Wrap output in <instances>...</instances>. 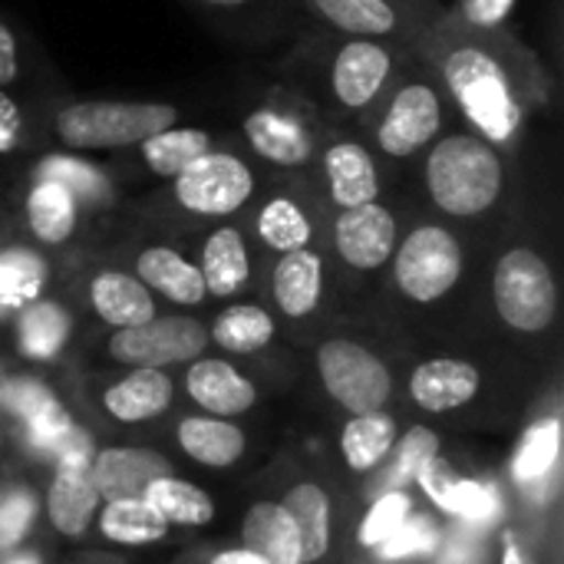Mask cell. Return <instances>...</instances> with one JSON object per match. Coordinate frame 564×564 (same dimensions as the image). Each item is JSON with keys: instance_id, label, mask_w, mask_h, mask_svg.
I'll return each mask as SVG.
<instances>
[{"instance_id": "cell-24", "label": "cell", "mask_w": 564, "mask_h": 564, "mask_svg": "<svg viewBox=\"0 0 564 564\" xmlns=\"http://www.w3.org/2000/svg\"><path fill=\"white\" fill-rule=\"evenodd\" d=\"M30 178H53L59 185H66L76 202L83 205L86 215H99V212H109L112 202H116V185L112 178L106 175L102 165L83 159L79 152H50L43 155L36 165H33V175Z\"/></svg>"}, {"instance_id": "cell-29", "label": "cell", "mask_w": 564, "mask_h": 564, "mask_svg": "<svg viewBox=\"0 0 564 564\" xmlns=\"http://www.w3.org/2000/svg\"><path fill=\"white\" fill-rule=\"evenodd\" d=\"M169 403H172V380L152 367H135L129 377H122L116 387L106 390V410L122 423L152 420L162 410H169Z\"/></svg>"}, {"instance_id": "cell-48", "label": "cell", "mask_w": 564, "mask_h": 564, "mask_svg": "<svg viewBox=\"0 0 564 564\" xmlns=\"http://www.w3.org/2000/svg\"><path fill=\"white\" fill-rule=\"evenodd\" d=\"M195 3H202V7H208V10H245V7H251L254 0H195Z\"/></svg>"}, {"instance_id": "cell-11", "label": "cell", "mask_w": 564, "mask_h": 564, "mask_svg": "<svg viewBox=\"0 0 564 564\" xmlns=\"http://www.w3.org/2000/svg\"><path fill=\"white\" fill-rule=\"evenodd\" d=\"M208 347V327L188 314H155L145 324L119 327L109 337V357L126 367H172L192 364Z\"/></svg>"}, {"instance_id": "cell-14", "label": "cell", "mask_w": 564, "mask_h": 564, "mask_svg": "<svg viewBox=\"0 0 564 564\" xmlns=\"http://www.w3.org/2000/svg\"><path fill=\"white\" fill-rule=\"evenodd\" d=\"M324 26L340 36H370L390 43H420L416 17L390 0H301Z\"/></svg>"}, {"instance_id": "cell-10", "label": "cell", "mask_w": 564, "mask_h": 564, "mask_svg": "<svg viewBox=\"0 0 564 564\" xmlns=\"http://www.w3.org/2000/svg\"><path fill=\"white\" fill-rule=\"evenodd\" d=\"M317 373L324 390L354 416L383 410L393 393V377L387 364L357 340H324L317 350Z\"/></svg>"}, {"instance_id": "cell-40", "label": "cell", "mask_w": 564, "mask_h": 564, "mask_svg": "<svg viewBox=\"0 0 564 564\" xmlns=\"http://www.w3.org/2000/svg\"><path fill=\"white\" fill-rule=\"evenodd\" d=\"M519 0H456L449 20L476 33H506Z\"/></svg>"}, {"instance_id": "cell-44", "label": "cell", "mask_w": 564, "mask_h": 564, "mask_svg": "<svg viewBox=\"0 0 564 564\" xmlns=\"http://www.w3.org/2000/svg\"><path fill=\"white\" fill-rule=\"evenodd\" d=\"M23 112H20V102L10 96V89H0V155L10 159L20 152L23 145Z\"/></svg>"}, {"instance_id": "cell-6", "label": "cell", "mask_w": 564, "mask_h": 564, "mask_svg": "<svg viewBox=\"0 0 564 564\" xmlns=\"http://www.w3.org/2000/svg\"><path fill=\"white\" fill-rule=\"evenodd\" d=\"M492 304L506 327L542 334L558 317V281L535 245H509L492 268Z\"/></svg>"}, {"instance_id": "cell-3", "label": "cell", "mask_w": 564, "mask_h": 564, "mask_svg": "<svg viewBox=\"0 0 564 564\" xmlns=\"http://www.w3.org/2000/svg\"><path fill=\"white\" fill-rule=\"evenodd\" d=\"M420 53V50H416ZM370 116V149L393 165H413L453 122H459L446 89L423 56H410Z\"/></svg>"}, {"instance_id": "cell-26", "label": "cell", "mask_w": 564, "mask_h": 564, "mask_svg": "<svg viewBox=\"0 0 564 564\" xmlns=\"http://www.w3.org/2000/svg\"><path fill=\"white\" fill-rule=\"evenodd\" d=\"M185 387L188 397L215 416H235L254 406L251 380L241 377L228 360H192Z\"/></svg>"}, {"instance_id": "cell-7", "label": "cell", "mask_w": 564, "mask_h": 564, "mask_svg": "<svg viewBox=\"0 0 564 564\" xmlns=\"http://www.w3.org/2000/svg\"><path fill=\"white\" fill-rule=\"evenodd\" d=\"M410 59L403 43L370 40V36H340L327 66L324 89L330 93V109L337 116H367L380 96L390 89L403 63Z\"/></svg>"}, {"instance_id": "cell-2", "label": "cell", "mask_w": 564, "mask_h": 564, "mask_svg": "<svg viewBox=\"0 0 564 564\" xmlns=\"http://www.w3.org/2000/svg\"><path fill=\"white\" fill-rule=\"evenodd\" d=\"M516 155L453 122L416 162L423 195L446 225H479L496 218L516 192Z\"/></svg>"}, {"instance_id": "cell-41", "label": "cell", "mask_w": 564, "mask_h": 564, "mask_svg": "<svg viewBox=\"0 0 564 564\" xmlns=\"http://www.w3.org/2000/svg\"><path fill=\"white\" fill-rule=\"evenodd\" d=\"M440 545V525L433 516H406V522L383 542L377 545L383 558H406V555H423Z\"/></svg>"}, {"instance_id": "cell-4", "label": "cell", "mask_w": 564, "mask_h": 564, "mask_svg": "<svg viewBox=\"0 0 564 564\" xmlns=\"http://www.w3.org/2000/svg\"><path fill=\"white\" fill-rule=\"evenodd\" d=\"M178 119L182 106L159 99H76L53 112L50 135L63 152H122Z\"/></svg>"}, {"instance_id": "cell-34", "label": "cell", "mask_w": 564, "mask_h": 564, "mask_svg": "<svg viewBox=\"0 0 564 564\" xmlns=\"http://www.w3.org/2000/svg\"><path fill=\"white\" fill-rule=\"evenodd\" d=\"M397 443V426L387 413L373 410V413H357L347 426H344V459L354 473H367L377 463L387 459V453Z\"/></svg>"}, {"instance_id": "cell-12", "label": "cell", "mask_w": 564, "mask_h": 564, "mask_svg": "<svg viewBox=\"0 0 564 564\" xmlns=\"http://www.w3.org/2000/svg\"><path fill=\"white\" fill-rule=\"evenodd\" d=\"M400 215L387 198L334 212L330 218V241L337 258L360 274H377L390 268V258L400 241Z\"/></svg>"}, {"instance_id": "cell-8", "label": "cell", "mask_w": 564, "mask_h": 564, "mask_svg": "<svg viewBox=\"0 0 564 564\" xmlns=\"http://www.w3.org/2000/svg\"><path fill=\"white\" fill-rule=\"evenodd\" d=\"M172 202L198 221H225L258 198V175L248 159L231 149H212L182 169L172 182Z\"/></svg>"}, {"instance_id": "cell-50", "label": "cell", "mask_w": 564, "mask_h": 564, "mask_svg": "<svg viewBox=\"0 0 564 564\" xmlns=\"http://www.w3.org/2000/svg\"><path fill=\"white\" fill-rule=\"evenodd\" d=\"M7 564H40L33 555H20V558H13V562H7Z\"/></svg>"}, {"instance_id": "cell-5", "label": "cell", "mask_w": 564, "mask_h": 564, "mask_svg": "<svg viewBox=\"0 0 564 564\" xmlns=\"http://www.w3.org/2000/svg\"><path fill=\"white\" fill-rule=\"evenodd\" d=\"M397 291L413 304H436L453 294L466 274V245L446 221H416L400 235L390 258Z\"/></svg>"}, {"instance_id": "cell-36", "label": "cell", "mask_w": 564, "mask_h": 564, "mask_svg": "<svg viewBox=\"0 0 564 564\" xmlns=\"http://www.w3.org/2000/svg\"><path fill=\"white\" fill-rule=\"evenodd\" d=\"M102 535L119 545H152L169 532V522L145 499H116L99 516Z\"/></svg>"}, {"instance_id": "cell-39", "label": "cell", "mask_w": 564, "mask_h": 564, "mask_svg": "<svg viewBox=\"0 0 564 564\" xmlns=\"http://www.w3.org/2000/svg\"><path fill=\"white\" fill-rule=\"evenodd\" d=\"M413 512V502H410V496L406 492H383L377 502H373V509H370V516L364 519V525H360V542L367 545V549H377V545H383L403 522H406V516Z\"/></svg>"}, {"instance_id": "cell-21", "label": "cell", "mask_w": 564, "mask_h": 564, "mask_svg": "<svg viewBox=\"0 0 564 564\" xmlns=\"http://www.w3.org/2000/svg\"><path fill=\"white\" fill-rule=\"evenodd\" d=\"M89 304H93L96 317L102 324H109L112 330L145 324V321H152L159 314L155 294L132 271H119V268L93 274Z\"/></svg>"}, {"instance_id": "cell-46", "label": "cell", "mask_w": 564, "mask_h": 564, "mask_svg": "<svg viewBox=\"0 0 564 564\" xmlns=\"http://www.w3.org/2000/svg\"><path fill=\"white\" fill-rule=\"evenodd\" d=\"M502 564H532L516 535H506V542H502Z\"/></svg>"}, {"instance_id": "cell-19", "label": "cell", "mask_w": 564, "mask_h": 564, "mask_svg": "<svg viewBox=\"0 0 564 564\" xmlns=\"http://www.w3.org/2000/svg\"><path fill=\"white\" fill-rule=\"evenodd\" d=\"M271 294L284 317H311L324 297V254L314 245L278 254L271 271Z\"/></svg>"}, {"instance_id": "cell-22", "label": "cell", "mask_w": 564, "mask_h": 564, "mask_svg": "<svg viewBox=\"0 0 564 564\" xmlns=\"http://www.w3.org/2000/svg\"><path fill=\"white\" fill-rule=\"evenodd\" d=\"M93 463L83 459H59L56 476L46 496V512L56 532L63 535H83L99 509V489L89 476Z\"/></svg>"}, {"instance_id": "cell-38", "label": "cell", "mask_w": 564, "mask_h": 564, "mask_svg": "<svg viewBox=\"0 0 564 564\" xmlns=\"http://www.w3.org/2000/svg\"><path fill=\"white\" fill-rule=\"evenodd\" d=\"M558 443H562V436H558V420H545V423L532 426V430L525 433L519 453H516V463H512L516 479H519V482H535V479H542V476L555 466V459H558Z\"/></svg>"}, {"instance_id": "cell-43", "label": "cell", "mask_w": 564, "mask_h": 564, "mask_svg": "<svg viewBox=\"0 0 564 564\" xmlns=\"http://www.w3.org/2000/svg\"><path fill=\"white\" fill-rule=\"evenodd\" d=\"M33 519V499L26 492H10L0 502V549H10L23 539Z\"/></svg>"}, {"instance_id": "cell-23", "label": "cell", "mask_w": 564, "mask_h": 564, "mask_svg": "<svg viewBox=\"0 0 564 564\" xmlns=\"http://www.w3.org/2000/svg\"><path fill=\"white\" fill-rule=\"evenodd\" d=\"M413 400L430 413H449L466 406L479 393V370L466 360L440 357L430 364H420L410 380Z\"/></svg>"}, {"instance_id": "cell-35", "label": "cell", "mask_w": 564, "mask_h": 564, "mask_svg": "<svg viewBox=\"0 0 564 564\" xmlns=\"http://www.w3.org/2000/svg\"><path fill=\"white\" fill-rule=\"evenodd\" d=\"M169 525H208L215 519V506L212 499L195 489L192 482H182L175 476H162L155 479L145 496H142Z\"/></svg>"}, {"instance_id": "cell-28", "label": "cell", "mask_w": 564, "mask_h": 564, "mask_svg": "<svg viewBox=\"0 0 564 564\" xmlns=\"http://www.w3.org/2000/svg\"><path fill=\"white\" fill-rule=\"evenodd\" d=\"M245 549L261 555L268 564H304L301 558V539L284 506L258 502L241 525Z\"/></svg>"}, {"instance_id": "cell-37", "label": "cell", "mask_w": 564, "mask_h": 564, "mask_svg": "<svg viewBox=\"0 0 564 564\" xmlns=\"http://www.w3.org/2000/svg\"><path fill=\"white\" fill-rule=\"evenodd\" d=\"M433 456H440V436L426 426H413L400 443H393V459L383 469L380 489H387V492L403 489L410 479H416L423 463H430Z\"/></svg>"}, {"instance_id": "cell-15", "label": "cell", "mask_w": 564, "mask_h": 564, "mask_svg": "<svg viewBox=\"0 0 564 564\" xmlns=\"http://www.w3.org/2000/svg\"><path fill=\"white\" fill-rule=\"evenodd\" d=\"M20 218H23V228L33 245L63 248L76 238L86 212L66 185H59L53 178H30V185L23 192Z\"/></svg>"}, {"instance_id": "cell-18", "label": "cell", "mask_w": 564, "mask_h": 564, "mask_svg": "<svg viewBox=\"0 0 564 564\" xmlns=\"http://www.w3.org/2000/svg\"><path fill=\"white\" fill-rule=\"evenodd\" d=\"M132 274L152 294H162L165 301L182 304V307H198L208 297L198 264L188 261L172 245H145L132 261Z\"/></svg>"}, {"instance_id": "cell-27", "label": "cell", "mask_w": 564, "mask_h": 564, "mask_svg": "<svg viewBox=\"0 0 564 564\" xmlns=\"http://www.w3.org/2000/svg\"><path fill=\"white\" fill-rule=\"evenodd\" d=\"M416 482L423 486V492L433 499V506H440L449 516H463V519H492L499 509V496L489 486L459 479L453 473V466L440 456H433L430 463H423V469L416 473Z\"/></svg>"}, {"instance_id": "cell-1", "label": "cell", "mask_w": 564, "mask_h": 564, "mask_svg": "<svg viewBox=\"0 0 564 564\" xmlns=\"http://www.w3.org/2000/svg\"><path fill=\"white\" fill-rule=\"evenodd\" d=\"M416 50L436 73L456 116L516 155L532 109L545 99V76L512 30L476 33L440 17V23L420 36Z\"/></svg>"}, {"instance_id": "cell-16", "label": "cell", "mask_w": 564, "mask_h": 564, "mask_svg": "<svg viewBox=\"0 0 564 564\" xmlns=\"http://www.w3.org/2000/svg\"><path fill=\"white\" fill-rule=\"evenodd\" d=\"M198 271L205 281L208 297L228 301L238 297L251 281V248L248 235L238 221L225 218L215 221V228L205 235L198 251Z\"/></svg>"}, {"instance_id": "cell-17", "label": "cell", "mask_w": 564, "mask_h": 564, "mask_svg": "<svg viewBox=\"0 0 564 564\" xmlns=\"http://www.w3.org/2000/svg\"><path fill=\"white\" fill-rule=\"evenodd\" d=\"M89 476H93V486L99 489V499L116 502V499H142L155 479L172 476V473H169V459L152 449L116 446V449H102L93 456Z\"/></svg>"}, {"instance_id": "cell-45", "label": "cell", "mask_w": 564, "mask_h": 564, "mask_svg": "<svg viewBox=\"0 0 564 564\" xmlns=\"http://www.w3.org/2000/svg\"><path fill=\"white\" fill-rule=\"evenodd\" d=\"M20 43H17V33L13 26L0 17V89H10L20 83Z\"/></svg>"}, {"instance_id": "cell-25", "label": "cell", "mask_w": 564, "mask_h": 564, "mask_svg": "<svg viewBox=\"0 0 564 564\" xmlns=\"http://www.w3.org/2000/svg\"><path fill=\"white\" fill-rule=\"evenodd\" d=\"M212 149H215V135L205 126H178L175 122V126L142 139L132 152H135V162L149 175L172 182L182 169H188L195 159H202Z\"/></svg>"}, {"instance_id": "cell-32", "label": "cell", "mask_w": 564, "mask_h": 564, "mask_svg": "<svg viewBox=\"0 0 564 564\" xmlns=\"http://www.w3.org/2000/svg\"><path fill=\"white\" fill-rule=\"evenodd\" d=\"M208 340L228 354H258L274 340V317L258 304H231L215 317Z\"/></svg>"}, {"instance_id": "cell-20", "label": "cell", "mask_w": 564, "mask_h": 564, "mask_svg": "<svg viewBox=\"0 0 564 564\" xmlns=\"http://www.w3.org/2000/svg\"><path fill=\"white\" fill-rule=\"evenodd\" d=\"M251 231L274 254L307 248L314 245V231H317L314 208L294 192H271L268 198L254 205Z\"/></svg>"}, {"instance_id": "cell-42", "label": "cell", "mask_w": 564, "mask_h": 564, "mask_svg": "<svg viewBox=\"0 0 564 564\" xmlns=\"http://www.w3.org/2000/svg\"><path fill=\"white\" fill-rule=\"evenodd\" d=\"M0 403L20 416L23 423H33L36 416L50 413L53 406H59V400L40 383V380H30V377H17V380H7L0 387Z\"/></svg>"}, {"instance_id": "cell-49", "label": "cell", "mask_w": 564, "mask_h": 564, "mask_svg": "<svg viewBox=\"0 0 564 564\" xmlns=\"http://www.w3.org/2000/svg\"><path fill=\"white\" fill-rule=\"evenodd\" d=\"M390 3H397V7H403V10H410L413 17L430 13V0H390Z\"/></svg>"}, {"instance_id": "cell-9", "label": "cell", "mask_w": 564, "mask_h": 564, "mask_svg": "<svg viewBox=\"0 0 564 564\" xmlns=\"http://www.w3.org/2000/svg\"><path fill=\"white\" fill-rule=\"evenodd\" d=\"M245 145L281 172H304L317 162L321 135L311 122V112L297 102H284L278 96L251 106L241 116Z\"/></svg>"}, {"instance_id": "cell-30", "label": "cell", "mask_w": 564, "mask_h": 564, "mask_svg": "<svg viewBox=\"0 0 564 564\" xmlns=\"http://www.w3.org/2000/svg\"><path fill=\"white\" fill-rule=\"evenodd\" d=\"M182 449L205 466H231L245 453V433L221 416H188L178 426Z\"/></svg>"}, {"instance_id": "cell-47", "label": "cell", "mask_w": 564, "mask_h": 564, "mask_svg": "<svg viewBox=\"0 0 564 564\" xmlns=\"http://www.w3.org/2000/svg\"><path fill=\"white\" fill-rule=\"evenodd\" d=\"M212 564H268L261 555H254V552H248V549H238V552H221V555H215V562Z\"/></svg>"}, {"instance_id": "cell-31", "label": "cell", "mask_w": 564, "mask_h": 564, "mask_svg": "<svg viewBox=\"0 0 564 564\" xmlns=\"http://www.w3.org/2000/svg\"><path fill=\"white\" fill-rule=\"evenodd\" d=\"M281 506L288 509V516L297 529L304 564L324 558V552L330 545V502H327L324 489H317L311 482L294 486Z\"/></svg>"}, {"instance_id": "cell-33", "label": "cell", "mask_w": 564, "mask_h": 564, "mask_svg": "<svg viewBox=\"0 0 564 564\" xmlns=\"http://www.w3.org/2000/svg\"><path fill=\"white\" fill-rule=\"evenodd\" d=\"M20 350L33 360H53L69 340V314L53 301H30L17 321Z\"/></svg>"}, {"instance_id": "cell-13", "label": "cell", "mask_w": 564, "mask_h": 564, "mask_svg": "<svg viewBox=\"0 0 564 564\" xmlns=\"http://www.w3.org/2000/svg\"><path fill=\"white\" fill-rule=\"evenodd\" d=\"M317 172L324 182V198L334 212H347L383 198L387 178L373 149L360 139H324L317 149Z\"/></svg>"}]
</instances>
